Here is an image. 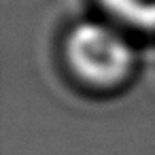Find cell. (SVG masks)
Instances as JSON below:
<instances>
[{"label": "cell", "mask_w": 155, "mask_h": 155, "mask_svg": "<svg viewBox=\"0 0 155 155\" xmlns=\"http://www.w3.org/2000/svg\"><path fill=\"white\" fill-rule=\"evenodd\" d=\"M66 49L72 68L94 83H115L132 64L127 43L102 24L77 26L68 36Z\"/></svg>", "instance_id": "cell-1"}, {"label": "cell", "mask_w": 155, "mask_h": 155, "mask_svg": "<svg viewBox=\"0 0 155 155\" xmlns=\"http://www.w3.org/2000/svg\"><path fill=\"white\" fill-rule=\"evenodd\" d=\"M104 2L115 15L144 28H155V0H104Z\"/></svg>", "instance_id": "cell-2"}]
</instances>
